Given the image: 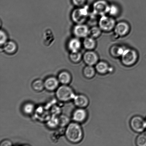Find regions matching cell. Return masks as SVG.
Instances as JSON below:
<instances>
[{"label": "cell", "instance_id": "obj_1", "mask_svg": "<svg viewBox=\"0 0 146 146\" xmlns=\"http://www.w3.org/2000/svg\"><path fill=\"white\" fill-rule=\"evenodd\" d=\"M67 139L73 143H77L82 140L84 137L82 128L79 123H70L67 126L65 131Z\"/></svg>", "mask_w": 146, "mask_h": 146}, {"label": "cell", "instance_id": "obj_2", "mask_svg": "<svg viewBox=\"0 0 146 146\" xmlns=\"http://www.w3.org/2000/svg\"><path fill=\"white\" fill-rule=\"evenodd\" d=\"M121 58L123 65L126 67H131L137 62L138 59V54L135 49L126 48Z\"/></svg>", "mask_w": 146, "mask_h": 146}, {"label": "cell", "instance_id": "obj_3", "mask_svg": "<svg viewBox=\"0 0 146 146\" xmlns=\"http://www.w3.org/2000/svg\"><path fill=\"white\" fill-rule=\"evenodd\" d=\"M90 15L88 7L87 5L78 7L72 11L71 19L76 24L84 23Z\"/></svg>", "mask_w": 146, "mask_h": 146}, {"label": "cell", "instance_id": "obj_4", "mask_svg": "<svg viewBox=\"0 0 146 146\" xmlns=\"http://www.w3.org/2000/svg\"><path fill=\"white\" fill-rule=\"evenodd\" d=\"M56 95L57 98L62 102H67L74 100L76 96L72 89L66 84H63L58 87Z\"/></svg>", "mask_w": 146, "mask_h": 146}, {"label": "cell", "instance_id": "obj_5", "mask_svg": "<svg viewBox=\"0 0 146 146\" xmlns=\"http://www.w3.org/2000/svg\"><path fill=\"white\" fill-rule=\"evenodd\" d=\"M116 23L114 17L107 15L102 16L98 21V27L102 31L110 32L113 31Z\"/></svg>", "mask_w": 146, "mask_h": 146}, {"label": "cell", "instance_id": "obj_6", "mask_svg": "<svg viewBox=\"0 0 146 146\" xmlns=\"http://www.w3.org/2000/svg\"><path fill=\"white\" fill-rule=\"evenodd\" d=\"M110 5L105 0H97L93 4V15L100 17L107 15Z\"/></svg>", "mask_w": 146, "mask_h": 146}, {"label": "cell", "instance_id": "obj_7", "mask_svg": "<svg viewBox=\"0 0 146 146\" xmlns=\"http://www.w3.org/2000/svg\"><path fill=\"white\" fill-rule=\"evenodd\" d=\"M130 124L131 129L135 132H142L146 129L145 119L139 115L133 117L130 121Z\"/></svg>", "mask_w": 146, "mask_h": 146}, {"label": "cell", "instance_id": "obj_8", "mask_svg": "<svg viewBox=\"0 0 146 146\" xmlns=\"http://www.w3.org/2000/svg\"><path fill=\"white\" fill-rule=\"evenodd\" d=\"M131 28L129 24L125 21H120L116 24L113 31L117 36L122 37L126 36L129 33Z\"/></svg>", "mask_w": 146, "mask_h": 146}, {"label": "cell", "instance_id": "obj_9", "mask_svg": "<svg viewBox=\"0 0 146 146\" xmlns=\"http://www.w3.org/2000/svg\"><path fill=\"white\" fill-rule=\"evenodd\" d=\"M90 28L84 23L76 24L73 29V33L74 36L78 38H86L89 36Z\"/></svg>", "mask_w": 146, "mask_h": 146}, {"label": "cell", "instance_id": "obj_10", "mask_svg": "<svg viewBox=\"0 0 146 146\" xmlns=\"http://www.w3.org/2000/svg\"><path fill=\"white\" fill-rule=\"evenodd\" d=\"M82 59L87 65L94 66L99 61L98 54L93 50H87L83 55Z\"/></svg>", "mask_w": 146, "mask_h": 146}, {"label": "cell", "instance_id": "obj_11", "mask_svg": "<svg viewBox=\"0 0 146 146\" xmlns=\"http://www.w3.org/2000/svg\"><path fill=\"white\" fill-rule=\"evenodd\" d=\"M73 119L75 122L79 123L84 122L88 117V113L84 108H78L74 111L73 114Z\"/></svg>", "mask_w": 146, "mask_h": 146}, {"label": "cell", "instance_id": "obj_12", "mask_svg": "<svg viewBox=\"0 0 146 146\" xmlns=\"http://www.w3.org/2000/svg\"><path fill=\"white\" fill-rule=\"evenodd\" d=\"M74 104L80 108H85L89 104V100L86 96L83 94L76 95L74 99Z\"/></svg>", "mask_w": 146, "mask_h": 146}, {"label": "cell", "instance_id": "obj_13", "mask_svg": "<svg viewBox=\"0 0 146 146\" xmlns=\"http://www.w3.org/2000/svg\"><path fill=\"white\" fill-rule=\"evenodd\" d=\"M96 72L101 74H105L112 72L113 68L110 67L108 63L104 61H99L95 67Z\"/></svg>", "mask_w": 146, "mask_h": 146}, {"label": "cell", "instance_id": "obj_14", "mask_svg": "<svg viewBox=\"0 0 146 146\" xmlns=\"http://www.w3.org/2000/svg\"><path fill=\"white\" fill-rule=\"evenodd\" d=\"M44 82L45 88L50 91H54L57 89L60 82L58 78L52 76L47 78Z\"/></svg>", "mask_w": 146, "mask_h": 146}, {"label": "cell", "instance_id": "obj_15", "mask_svg": "<svg viewBox=\"0 0 146 146\" xmlns=\"http://www.w3.org/2000/svg\"><path fill=\"white\" fill-rule=\"evenodd\" d=\"M43 42L46 46L49 47L54 44L55 36L51 30L48 29L44 31L42 35Z\"/></svg>", "mask_w": 146, "mask_h": 146}, {"label": "cell", "instance_id": "obj_16", "mask_svg": "<svg viewBox=\"0 0 146 146\" xmlns=\"http://www.w3.org/2000/svg\"><path fill=\"white\" fill-rule=\"evenodd\" d=\"M82 44L79 38H72L68 41V50L71 52H77L80 51Z\"/></svg>", "mask_w": 146, "mask_h": 146}, {"label": "cell", "instance_id": "obj_17", "mask_svg": "<svg viewBox=\"0 0 146 146\" xmlns=\"http://www.w3.org/2000/svg\"><path fill=\"white\" fill-rule=\"evenodd\" d=\"M3 50L6 54L13 55L17 52L18 46L14 41H8L3 46Z\"/></svg>", "mask_w": 146, "mask_h": 146}, {"label": "cell", "instance_id": "obj_18", "mask_svg": "<svg viewBox=\"0 0 146 146\" xmlns=\"http://www.w3.org/2000/svg\"><path fill=\"white\" fill-rule=\"evenodd\" d=\"M82 45L87 50H94L96 47V41L95 38L88 36L84 38Z\"/></svg>", "mask_w": 146, "mask_h": 146}, {"label": "cell", "instance_id": "obj_19", "mask_svg": "<svg viewBox=\"0 0 146 146\" xmlns=\"http://www.w3.org/2000/svg\"><path fill=\"white\" fill-rule=\"evenodd\" d=\"M58 79L59 82L62 84L68 85L71 82L72 77L69 72L64 71L60 73L58 75Z\"/></svg>", "mask_w": 146, "mask_h": 146}, {"label": "cell", "instance_id": "obj_20", "mask_svg": "<svg viewBox=\"0 0 146 146\" xmlns=\"http://www.w3.org/2000/svg\"><path fill=\"white\" fill-rule=\"evenodd\" d=\"M96 72L95 68L94 66L89 65H87L84 67L83 71L84 76L88 79L93 78L95 75Z\"/></svg>", "mask_w": 146, "mask_h": 146}, {"label": "cell", "instance_id": "obj_21", "mask_svg": "<svg viewBox=\"0 0 146 146\" xmlns=\"http://www.w3.org/2000/svg\"><path fill=\"white\" fill-rule=\"evenodd\" d=\"M102 31L98 26H93L90 28L88 36L96 39V38H98L101 35Z\"/></svg>", "mask_w": 146, "mask_h": 146}, {"label": "cell", "instance_id": "obj_22", "mask_svg": "<svg viewBox=\"0 0 146 146\" xmlns=\"http://www.w3.org/2000/svg\"><path fill=\"white\" fill-rule=\"evenodd\" d=\"M126 48L119 46H114L111 48V55L114 57H121Z\"/></svg>", "mask_w": 146, "mask_h": 146}, {"label": "cell", "instance_id": "obj_23", "mask_svg": "<svg viewBox=\"0 0 146 146\" xmlns=\"http://www.w3.org/2000/svg\"><path fill=\"white\" fill-rule=\"evenodd\" d=\"M120 13L119 7L115 4H110L107 14L110 16L115 17L117 16Z\"/></svg>", "mask_w": 146, "mask_h": 146}, {"label": "cell", "instance_id": "obj_24", "mask_svg": "<svg viewBox=\"0 0 146 146\" xmlns=\"http://www.w3.org/2000/svg\"><path fill=\"white\" fill-rule=\"evenodd\" d=\"M83 58V55L80 51L71 52L69 55V58L71 62L74 64H77L81 61Z\"/></svg>", "mask_w": 146, "mask_h": 146}, {"label": "cell", "instance_id": "obj_25", "mask_svg": "<svg viewBox=\"0 0 146 146\" xmlns=\"http://www.w3.org/2000/svg\"><path fill=\"white\" fill-rule=\"evenodd\" d=\"M32 87L36 91L38 92L42 91L45 88L44 82L41 80H36L33 83Z\"/></svg>", "mask_w": 146, "mask_h": 146}, {"label": "cell", "instance_id": "obj_26", "mask_svg": "<svg viewBox=\"0 0 146 146\" xmlns=\"http://www.w3.org/2000/svg\"><path fill=\"white\" fill-rule=\"evenodd\" d=\"M35 107L33 104L31 103H28L24 104L23 107V111L24 113L29 115L33 112Z\"/></svg>", "mask_w": 146, "mask_h": 146}, {"label": "cell", "instance_id": "obj_27", "mask_svg": "<svg viewBox=\"0 0 146 146\" xmlns=\"http://www.w3.org/2000/svg\"><path fill=\"white\" fill-rule=\"evenodd\" d=\"M136 144L138 146H146V134L141 133L137 137Z\"/></svg>", "mask_w": 146, "mask_h": 146}, {"label": "cell", "instance_id": "obj_28", "mask_svg": "<svg viewBox=\"0 0 146 146\" xmlns=\"http://www.w3.org/2000/svg\"><path fill=\"white\" fill-rule=\"evenodd\" d=\"M48 124L49 127L52 128H55L59 125V118L54 116L48 121Z\"/></svg>", "mask_w": 146, "mask_h": 146}, {"label": "cell", "instance_id": "obj_29", "mask_svg": "<svg viewBox=\"0 0 146 146\" xmlns=\"http://www.w3.org/2000/svg\"><path fill=\"white\" fill-rule=\"evenodd\" d=\"M0 44L1 47L8 41V36L5 31L1 30L0 31Z\"/></svg>", "mask_w": 146, "mask_h": 146}, {"label": "cell", "instance_id": "obj_30", "mask_svg": "<svg viewBox=\"0 0 146 146\" xmlns=\"http://www.w3.org/2000/svg\"><path fill=\"white\" fill-rule=\"evenodd\" d=\"M59 125L61 127H65V126L69 124L70 120L68 117L65 115H61L59 118Z\"/></svg>", "mask_w": 146, "mask_h": 146}, {"label": "cell", "instance_id": "obj_31", "mask_svg": "<svg viewBox=\"0 0 146 146\" xmlns=\"http://www.w3.org/2000/svg\"><path fill=\"white\" fill-rule=\"evenodd\" d=\"M87 0H72L73 4L75 6L80 7L85 5Z\"/></svg>", "mask_w": 146, "mask_h": 146}, {"label": "cell", "instance_id": "obj_32", "mask_svg": "<svg viewBox=\"0 0 146 146\" xmlns=\"http://www.w3.org/2000/svg\"><path fill=\"white\" fill-rule=\"evenodd\" d=\"M12 144L11 141L9 140H4L1 143V146H11L12 145Z\"/></svg>", "mask_w": 146, "mask_h": 146}, {"label": "cell", "instance_id": "obj_33", "mask_svg": "<svg viewBox=\"0 0 146 146\" xmlns=\"http://www.w3.org/2000/svg\"><path fill=\"white\" fill-rule=\"evenodd\" d=\"M145 133L146 134V129L145 130Z\"/></svg>", "mask_w": 146, "mask_h": 146}, {"label": "cell", "instance_id": "obj_34", "mask_svg": "<svg viewBox=\"0 0 146 146\" xmlns=\"http://www.w3.org/2000/svg\"><path fill=\"white\" fill-rule=\"evenodd\" d=\"M145 122H146V118H145Z\"/></svg>", "mask_w": 146, "mask_h": 146}]
</instances>
